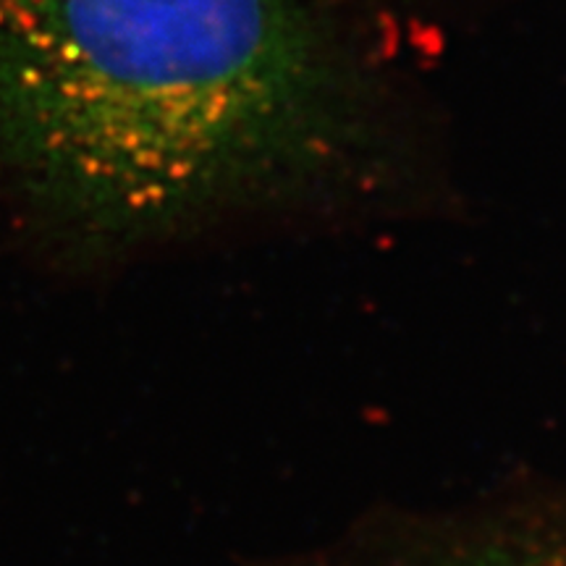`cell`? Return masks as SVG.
Wrapping results in <instances>:
<instances>
[{
	"label": "cell",
	"mask_w": 566,
	"mask_h": 566,
	"mask_svg": "<svg viewBox=\"0 0 566 566\" xmlns=\"http://www.w3.org/2000/svg\"><path fill=\"white\" fill-rule=\"evenodd\" d=\"M380 566H533L522 551L504 541V535H488L480 516L459 525L428 527V535H415L405 554L394 551Z\"/></svg>",
	"instance_id": "7a4b0ae2"
},
{
	"label": "cell",
	"mask_w": 566,
	"mask_h": 566,
	"mask_svg": "<svg viewBox=\"0 0 566 566\" xmlns=\"http://www.w3.org/2000/svg\"><path fill=\"white\" fill-rule=\"evenodd\" d=\"M354 126L296 0H0V192L55 258L300 187Z\"/></svg>",
	"instance_id": "6da1fadb"
}]
</instances>
